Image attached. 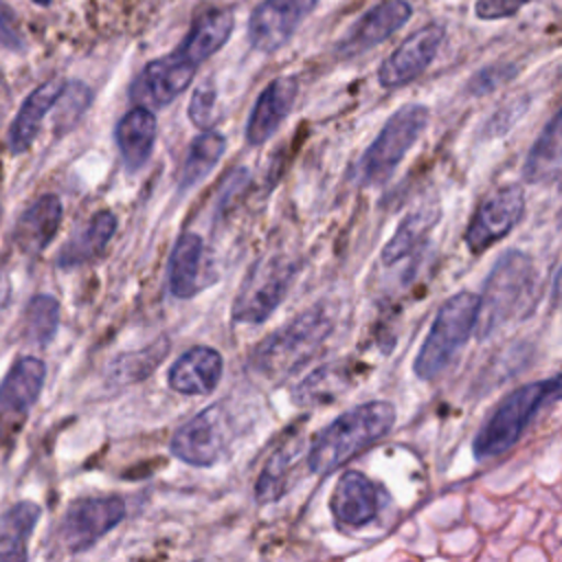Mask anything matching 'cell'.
Wrapping results in <instances>:
<instances>
[{
    "instance_id": "cell-1",
    "label": "cell",
    "mask_w": 562,
    "mask_h": 562,
    "mask_svg": "<svg viewBox=\"0 0 562 562\" xmlns=\"http://www.w3.org/2000/svg\"><path fill=\"white\" fill-rule=\"evenodd\" d=\"M395 424L391 402H364L338 415L310 446L307 468L314 474H329L378 443Z\"/></svg>"
},
{
    "instance_id": "cell-2",
    "label": "cell",
    "mask_w": 562,
    "mask_h": 562,
    "mask_svg": "<svg viewBox=\"0 0 562 562\" xmlns=\"http://www.w3.org/2000/svg\"><path fill=\"white\" fill-rule=\"evenodd\" d=\"M555 402H562V373L514 389L474 435V457L490 459L514 448L527 426Z\"/></svg>"
},
{
    "instance_id": "cell-3",
    "label": "cell",
    "mask_w": 562,
    "mask_h": 562,
    "mask_svg": "<svg viewBox=\"0 0 562 562\" xmlns=\"http://www.w3.org/2000/svg\"><path fill=\"white\" fill-rule=\"evenodd\" d=\"M536 288L538 274L531 259L520 250L503 252L479 296L476 334L485 338L512 318L527 314L536 303Z\"/></svg>"
},
{
    "instance_id": "cell-4",
    "label": "cell",
    "mask_w": 562,
    "mask_h": 562,
    "mask_svg": "<svg viewBox=\"0 0 562 562\" xmlns=\"http://www.w3.org/2000/svg\"><path fill=\"white\" fill-rule=\"evenodd\" d=\"M476 314L479 296L468 290L448 296L439 305L435 321L413 362V371L419 380H432L448 367L454 353L468 342V338L476 329Z\"/></svg>"
},
{
    "instance_id": "cell-5",
    "label": "cell",
    "mask_w": 562,
    "mask_h": 562,
    "mask_svg": "<svg viewBox=\"0 0 562 562\" xmlns=\"http://www.w3.org/2000/svg\"><path fill=\"white\" fill-rule=\"evenodd\" d=\"M334 327V314L325 303H318L292 323L277 329L255 351V367L266 375H283L307 360Z\"/></svg>"
},
{
    "instance_id": "cell-6",
    "label": "cell",
    "mask_w": 562,
    "mask_h": 562,
    "mask_svg": "<svg viewBox=\"0 0 562 562\" xmlns=\"http://www.w3.org/2000/svg\"><path fill=\"white\" fill-rule=\"evenodd\" d=\"M428 119L430 112L422 103H408L393 112L358 162L360 182L375 184L386 180L400 160L408 154V149L417 143L428 125Z\"/></svg>"
},
{
    "instance_id": "cell-7",
    "label": "cell",
    "mask_w": 562,
    "mask_h": 562,
    "mask_svg": "<svg viewBox=\"0 0 562 562\" xmlns=\"http://www.w3.org/2000/svg\"><path fill=\"white\" fill-rule=\"evenodd\" d=\"M294 277V263L283 257H266L246 274L235 303L233 318L239 323H261L283 301Z\"/></svg>"
},
{
    "instance_id": "cell-8",
    "label": "cell",
    "mask_w": 562,
    "mask_h": 562,
    "mask_svg": "<svg viewBox=\"0 0 562 562\" xmlns=\"http://www.w3.org/2000/svg\"><path fill=\"white\" fill-rule=\"evenodd\" d=\"M125 516V505L119 496H90L68 505L59 522V544L75 553L83 551L114 529Z\"/></svg>"
},
{
    "instance_id": "cell-9",
    "label": "cell",
    "mask_w": 562,
    "mask_h": 562,
    "mask_svg": "<svg viewBox=\"0 0 562 562\" xmlns=\"http://www.w3.org/2000/svg\"><path fill=\"white\" fill-rule=\"evenodd\" d=\"M318 0H261L248 18V42L255 50L274 53L285 46Z\"/></svg>"
},
{
    "instance_id": "cell-10",
    "label": "cell",
    "mask_w": 562,
    "mask_h": 562,
    "mask_svg": "<svg viewBox=\"0 0 562 562\" xmlns=\"http://www.w3.org/2000/svg\"><path fill=\"white\" fill-rule=\"evenodd\" d=\"M525 193L518 184H507L490 193L479 209L474 211L468 231L465 244L472 252H481L494 241L503 239L522 217Z\"/></svg>"
},
{
    "instance_id": "cell-11",
    "label": "cell",
    "mask_w": 562,
    "mask_h": 562,
    "mask_svg": "<svg viewBox=\"0 0 562 562\" xmlns=\"http://www.w3.org/2000/svg\"><path fill=\"white\" fill-rule=\"evenodd\" d=\"M446 29L441 24H426L413 31L378 68L382 88H400L415 81L435 59L443 44Z\"/></svg>"
},
{
    "instance_id": "cell-12",
    "label": "cell",
    "mask_w": 562,
    "mask_h": 562,
    "mask_svg": "<svg viewBox=\"0 0 562 562\" xmlns=\"http://www.w3.org/2000/svg\"><path fill=\"white\" fill-rule=\"evenodd\" d=\"M228 443V417L224 408L209 406L180 426L171 439V452L191 465H211Z\"/></svg>"
},
{
    "instance_id": "cell-13",
    "label": "cell",
    "mask_w": 562,
    "mask_h": 562,
    "mask_svg": "<svg viewBox=\"0 0 562 562\" xmlns=\"http://www.w3.org/2000/svg\"><path fill=\"white\" fill-rule=\"evenodd\" d=\"M195 64L184 59L178 50L149 61L134 79L130 94L138 105L162 108L171 103L193 79Z\"/></svg>"
},
{
    "instance_id": "cell-14",
    "label": "cell",
    "mask_w": 562,
    "mask_h": 562,
    "mask_svg": "<svg viewBox=\"0 0 562 562\" xmlns=\"http://www.w3.org/2000/svg\"><path fill=\"white\" fill-rule=\"evenodd\" d=\"M413 18V7L408 0H382L373 9H369L360 20L347 31V35L336 44L338 57H358L384 40H389L395 31H400Z\"/></svg>"
},
{
    "instance_id": "cell-15",
    "label": "cell",
    "mask_w": 562,
    "mask_h": 562,
    "mask_svg": "<svg viewBox=\"0 0 562 562\" xmlns=\"http://www.w3.org/2000/svg\"><path fill=\"white\" fill-rule=\"evenodd\" d=\"M46 378L42 360L20 358L0 384V424H20L35 404Z\"/></svg>"
},
{
    "instance_id": "cell-16",
    "label": "cell",
    "mask_w": 562,
    "mask_h": 562,
    "mask_svg": "<svg viewBox=\"0 0 562 562\" xmlns=\"http://www.w3.org/2000/svg\"><path fill=\"white\" fill-rule=\"evenodd\" d=\"M296 92L299 83L294 77H277L263 88L246 125V138L250 145H261L277 132L281 121L292 110Z\"/></svg>"
},
{
    "instance_id": "cell-17",
    "label": "cell",
    "mask_w": 562,
    "mask_h": 562,
    "mask_svg": "<svg viewBox=\"0 0 562 562\" xmlns=\"http://www.w3.org/2000/svg\"><path fill=\"white\" fill-rule=\"evenodd\" d=\"M209 261L202 239L195 233H184L169 257V290L178 299H191L206 283H211V274H206Z\"/></svg>"
},
{
    "instance_id": "cell-18",
    "label": "cell",
    "mask_w": 562,
    "mask_h": 562,
    "mask_svg": "<svg viewBox=\"0 0 562 562\" xmlns=\"http://www.w3.org/2000/svg\"><path fill=\"white\" fill-rule=\"evenodd\" d=\"M233 24L235 15L231 9H206L193 20L187 37L176 50L191 64L200 66L226 44L233 33Z\"/></svg>"
},
{
    "instance_id": "cell-19",
    "label": "cell",
    "mask_w": 562,
    "mask_h": 562,
    "mask_svg": "<svg viewBox=\"0 0 562 562\" xmlns=\"http://www.w3.org/2000/svg\"><path fill=\"white\" fill-rule=\"evenodd\" d=\"M222 378V356L211 347H193L169 369L171 389L187 395L211 393Z\"/></svg>"
},
{
    "instance_id": "cell-20",
    "label": "cell",
    "mask_w": 562,
    "mask_h": 562,
    "mask_svg": "<svg viewBox=\"0 0 562 562\" xmlns=\"http://www.w3.org/2000/svg\"><path fill=\"white\" fill-rule=\"evenodd\" d=\"M331 512L338 522L362 527L378 514V492L360 472H345L331 494Z\"/></svg>"
},
{
    "instance_id": "cell-21",
    "label": "cell",
    "mask_w": 562,
    "mask_h": 562,
    "mask_svg": "<svg viewBox=\"0 0 562 562\" xmlns=\"http://www.w3.org/2000/svg\"><path fill=\"white\" fill-rule=\"evenodd\" d=\"M66 81L64 79H48L37 86L22 103L11 130H9V149L13 154L26 151L40 130L44 116L55 108Z\"/></svg>"
},
{
    "instance_id": "cell-22",
    "label": "cell",
    "mask_w": 562,
    "mask_h": 562,
    "mask_svg": "<svg viewBox=\"0 0 562 562\" xmlns=\"http://www.w3.org/2000/svg\"><path fill=\"white\" fill-rule=\"evenodd\" d=\"M61 222V202L57 195L37 198L15 224V244L24 252L44 250L55 237Z\"/></svg>"
},
{
    "instance_id": "cell-23",
    "label": "cell",
    "mask_w": 562,
    "mask_h": 562,
    "mask_svg": "<svg viewBox=\"0 0 562 562\" xmlns=\"http://www.w3.org/2000/svg\"><path fill=\"white\" fill-rule=\"evenodd\" d=\"M156 140V116L149 108L136 105L116 125V143L125 158L127 169L145 165Z\"/></svg>"
},
{
    "instance_id": "cell-24",
    "label": "cell",
    "mask_w": 562,
    "mask_h": 562,
    "mask_svg": "<svg viewBox=\"0 0 562 562\" xmlns=\"http://www.w3.org/2000/svg\"><path fill=\"white\" fill-rule=\"evenodd\" d=\"M116 228V217L110 211H101L97 213L81 231H77L61 248L57 261L64 268L70 266H79L90 261L92 257H97L103 246L110 241V237L114 235Z\"/></svg>"
},
{
    "instance_id": "cell-25",
    "label": "cell",
    "mask_w": 562,
    "mask_h": 562,
    "mask_svg": "<svg viewBox=\"0 0 562 562\" xmlns=\"http://www.w3.org/2000/svg\"><path fill=\"white\" fill-rule=\"evenodd\" d=\"M562 162V108L544 125L525 160V178L529 182H542L560 169Z\"/></svg>"
},
{
    "instance_id": "cell-26",
    "label": "cell",
    "mask_w": 562,
    "mask_h": 562,
    "mask_svg": "<svg viewBox=\"0 0 562 562\" xmlns=\"http://www.w3.org/2000/svg\"><path fill=\"white\" fill-rule=\"evenodd\" d=\"M437 220H439V211L435 206H422V209H415L413 213H408L400 222L393 237L382 248V263L393 266L400 259H404L406 255H411L417 246H422V241L426 239V235L430 233V228L435 226Z\"/></svg>"
},
{
    "instance_id": "cell-27",
    "label": "cell",
    "mask_w": 562,
    "mask_h": 562,
    "mask_svg": "<svg viewBox=\"0 0 562 562\" xmlns=\"http://www.w3.org/2000/svg\"><path fill=\"white\" fill-rule=\"evenodd\" d=\"M40 518L35 503H18L0 516V560H24L26 538Z\"/></svg>"
},
{
    "instance_id": "cell-28",
    "label": "cell",
    "mask_w": 562,
    "mask_h": 562,
    "mask_svg": "<svg viewBox=\"0 0 562 562\" xmlns=\"http://www.w3.org/2000/svg\"><path fill=\"white\" fill-rule=\"evenodd\" d=\"M301 443L296 439L283 443L266 463V468L259 474V481L255 485V494L259 503H272L279 496L285 494L290 487V474L296 468V457H299Z\"/></svg>"
},
{
    "instance_id": "cell-29",
    "label": "cell",
    "mask_w": 562,
    "mask_h": 562,
    "mask_svg": "<svg viewBox=\"0 0 562 562\" xmlns=\"http://www.w3.org/2000/svg\"><path fill=\"white\" fill-rule=\"evenodd\" d=\"M226 149V140L217 132H202L189 147L187 160L180 173V189H189L200 182L222 158Z\"/></svg>"
},
{
    "instance_id": "cell-30",
    "label": "cell",
    "mask_w": 562,
    "mask_h": 562,
    "mask_svg": "<svg viewBox=\"0 0 562 562\" xmlns=\"http://www.w3.org/2000/svg\"><path fill=\"white\" fill-rule=\"evenodd\" d=\"M349 386V369L342 364H327L310 373L294 391V400L299 404L329 402L338 397Z\"/></svg>"
},
{
    "instance_id": "cell-31",
    "label": "cell",
    "mask_w": 562,
    "mask_h": 562,
    "mask_svg": "<svg viewBox=\"0 0 562 562\" xmlns=\"http://www.w3.org/2000/svg\"><path fill=\"white\" fill-rule=\"evenodd\" d=\"M59 325V303L53 296L37 294L24 310V334L37 345H46Z\"/></svg>"
},
{
    "instance_id": "cell-32",
    "label": "cell",
    "mask_w": 562,
    "mask_h": 562,
    "mask_svg": "<svg viewBox=\"0 0 562 562\" xmlns=\"http://www.w3.org/2000/svg\"><path fill=\"white\" fill-rule=\"evenodd\" d=\"M167 347L169 342L165 338L156 340L151 347H145L140 351H132V353H125L121 356L114 364H112V378L119 382V384H125V382H136L140 378H145L147 373L154 371V367L160 364L162 356L167 353Z\"/></svg>"
},
{
    "instance_id": "cell-33",
    "label": "cell",
    "mask_w": 562,
    "mask_h": 562,
    "mask_svg": "<svg viewBox=\"0 0 562 562\" xmlns=\"http://www.w3.org/2000/svg\"><path fill=\"white\" fill-rule=\"evenodd\" d=\"M92 101V90L81 83V81H66L59 99H57V116H55V123H57V130H68L70 125H75L81 114L88 110Z\"/></svg>"
},
{
    "instance_id": "cell-34",
    "label": "cell",
    "mask_w": 562,
    "mask_h": 562,
    "mask_svg": "<svg viewBox=\"0 0 562 562\" xmlns=\"http://www.w3.org/2000/svg\"><path fill=\"white\" fill-rule=\"evenodd\" d=\"M215 86L202 83L200 88H195L191 101H189V119L198 125V127H209L213 121V112H215Z\"/></svg>"
},
{
    "instance_id": "cell-35",
    "label": "cell",
    "mask_w": 562,
    "mask_h": 562,
    "mask_svg": "<svg viewBox=\"0 0 562 562\" xmlns=\"http://www.w3.org/2000/svg\"><path fill=\"white\" fill-rule=\"evenodd\" d=\"M531 0H476L474 15L479 20H503L516 15Z\"/></svg>"
},
{
    "instance_id": "cell-36",
    "label": "cell",
    "mask_w": 562,
    "mask_h": 562,
    "mask_svg": "<svg viewBox=\"0 0 562 562\" xmlns=\"http://www.w3.org/2000/svg\"><path fill=\"white\" fill-rule=\"evenodd\" d=\"M0 44L13 50L22 48V35L18 31V22L13 11L4 4V0H0Z\"/></svg>"
},
{
    "instance_id": "cell-37",
    "label": "cell",
    "mask_w": 562,
    "mask_h": 562,
    "mask_svg": "<svg viewBox=\"0 0 562 562\" xmlns=\"http://www.w3.org/2000/svg\"><path fill=\"white\" fill-rule=\"evenodd\" d=\"M551 296H553V303H555L558 307H562V268H560V270H558V274H555Z\"/></svg>"
},
{
    "instance_id": "cell-38",
    "label": "cell",
    "mask_w": 562,
    "mask_h": 562,
    "mask_svg": "<svg viewBox=\"0 0 562 562\" xmlns=\"http://www.w3.org/2000/svg\"><path fill=\"white\" fill-rule=\"evenodd\" d=\"M31 2H35V4H40V7H48V4H50V0H31Z\"/></svg>"
}]
</instances>
